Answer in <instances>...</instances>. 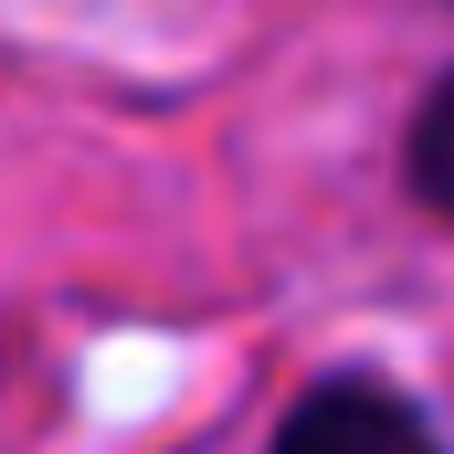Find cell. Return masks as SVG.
Wrapping results in <instances>:
<instances>
[{"instance_id": "7a4b0ae2", "label": "cell", "mask_w": 454, "mask_h": 454, "mask_svg": "<svg viewBox=\"0 0 454 454\" xmlns=\"http://www.w3.org/2000/svg\"><path fill=\"white\" fill-rule=\"evenodd\" d=\"M412 180H423L434 212H454V74L434 85V106L412 116Z\"/></svg>"}, {"instance_id": "6da1fadb", "label": "cell", "mask_w": 454, "mask_h": 454, "mask_svg": "<svg viewBox=\"0 0 454 454\" xmlns=\"http://www.w3.org/2000/svg\"><path fill=\"white\" fill-rule=\"evenodd\" d=\"M275 454H444V444H434V423H423L412 402H391L380 380H328V391H307V402L286 412Z\"/></svg>"}]
</instances>
